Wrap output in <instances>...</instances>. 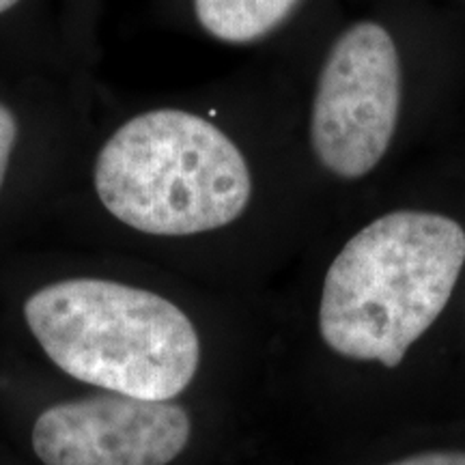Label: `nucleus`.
Returning a JSON list of instances; mask_svg holds the SVG:
<instances>
[{
	"instance_id": "1",
	"label": "nucleus",
	"mask_w": 465,
	"mask_h": 465,
	"mask_svg": "<svg viewBox=\"0 0 465 465\" xmlns=\"http://www.w3.org/2000/svg\"><path fill=\"white\" fill-rule=\"evenodd\" d=\"M465 231L422 209L383 213L349 240L323 278L319 332L334 353L397 369L449 304Z\"/></svg>"
},
{
	"instance_id": "2",
	"label": "nucleus",
	"mask_w": 465,
	"mask_h": 465,
	"mask_svg": "<svg viewBox=\"0 0 465 465\" xmlns=\"http://www.w3.org/2000/svg\"><path fill=\"white\" fill-rule=\"evenodd\" d=\"M25 317L63 373L108 392L171 401L199 371L194 323L153 291L72 278L33 293Z\"/></svg>"
},
{
	"instance_id": "3",
	"label": "nucleus",
	"mask_w": 465,
	"mask_h": 465,
	"mask_svg": "<svg viewBox=\"0 0 465 465\" xmlns=\"http://www.w3.org/2000/svg\"><path fill=\"white\" fill-rule=\"evenodd\" d=\"M102 205L149 235H196L235 223L248 207L252 177L226 134L183 110L134 116L95 162Z\"/></svg>"
},
{
	"instance_id": "4",
	"label": "nucleus",
	"mask_w": 465,
	"mask_h": 465,
	"mask_svg": "<svg viewBox=\"0 0 465 465\" xmlns=\"http://www.w3.org/2000/svg\"><path fill=\"white\" fill-rule=\"evenodd\" d=\"M401 56L377 22L339 35L319 72L311 110V147L334 177L362 179L391 149L401 113Z\"/></svg>"
},
{
	"instance_id": "5",
	"label": "nucleus",
	"mask_w": 465,
	"mask_h": 465,
	"mask_svg": "<svg viewBox=\"0 0 465 465\" xmlns=\"http://www.w3.org/2000/svg\"><path fill=\"white\" fill-rule=\"evenodd\" d=\"M188 411L171 401L102 394L39 414L33 450L44 465H168L188 446Z\"/></svg>"
},
{
	"instance_id": "6",
	"label": "nucleus",
	"mask_w": 465,
	"mask_h": 465,
	"mask_svg": "<svg viewBox=\"0 0 465 465\" xmlns=\"http://www.w3.org/2000/svg\"><path fill=\"white\" fill-rule=\"evenodd\" d=\"M300 0H194L201 26L226 44L265 37L293 14Z\"/></svg>"
},
{
	"instance_id": "7",
	"label": "nucleus",
	"mask_w": 465,
	"mask_h": 465,
	"mask_svg": "<svg viewBox=\"0 0 465 465\" xmlns=\"http://www.w3.org/2000/svg\"><path fill=\"white\" fill-rule=\"evenodd\" d=\"M17 141V121L11 110L0 102V188H3L5 177H7L9 158L14 144Z\"/></svg>"
},
{
	"instance_id": "8",
	"label": "nucleus",
	"mask_w": 465,
	"mask_h": 465,
	"mask_svg": "<svg viewBox=\"0 0 465 465\" xmlns=\"http://www.w3.org/2000/svg\"><path fill=\"white\" fill-rule=\"evenodd\" d=\"M388 465H465V452L461 450H431L411 455Z\"/></svg>"
},
{
	"instance_id": "9",
	"label": "nucleus",
	"mask_w": 465,
	"mask_h": 465,
	"mask_svg": "<svg viewBox=\"0 0 465 465\" xmlns=\"http://www.w3.org/2000/svg\"><path fill=\"white\" fill-rule=\"evenodd\" d=\"M17 3H20V0H0V14H5V11H9L11 7H15Z\"/></svg>"
}]
</instances>
